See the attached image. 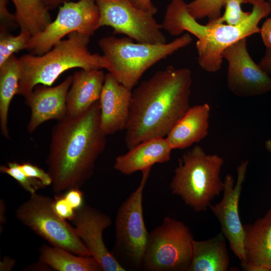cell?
Segmentation results:
<instances>
[{"instance_id":"cell-1","label":"cell","mask_w":271,"mask_h":271,"mask_svg":"<svg viewBox=\"0 0 271 271\" xmlns=\"http://www.w3.org/2000/svg\"><path fill=\"white\" fill-rule=\"evenodd\" d=\"M192 83L189 69L169 66L132 91L124 137L128 150L146 140L167 136L190 107Z\"/></svg>"},{"instance_id":"cell-2","label":"cell","mask_w":271,"mask_h":271,"mask_svg":"<svg viewBox=\"0 0 271 271\" xmlns=\"http://www.w3.org/2000/svg\"><path fill=\"white\" fill-rule=\"evenodd\" d=\"M100 114L97 101L84 113L66 116L54 126L46 164L54 192L80 189L92 175L106 142Z\"/></svg>"},{"instance_id":"cell-3","label":"cell","mask_w":271,"mask_h":271,"mask_svg":"<svg viewBox=\"0 0 271 271\" xmlns=\"http://www.w3.org/2000/svg\"><path fill=\"white\" fill-rule=\"evenodd\" d=\"M249 3L252 6L251 14L238 25L209 21L202 25L190 15L183 0H172L167 7L162 27L173 36L186 31L196 37L199 65L207 72H216L221 67L223 51L243 38L260 33L259 21L271 13L269 2L249 0Z\"/></svg>"},{"instance_id":"cell-4","label":"cell","mask_w":271,"mask_h":271,"mask_svg":"<svg viewBox=\"0 0 271 271\" xmlns=\"http://www.w3.org/2000/svg\"><path fill=\"white\" fill-rule=\"evenodd\" d=\"M90 37L74 32L42 55L30 54L19 58L21 77L18 94L26 97L39 84L51 86L61 74L72 68L106 69L108 62L104 56L89 51Z\"/></svg>"},{"instance_id":"cell-5","label":"cell","mask_w":271,"mask_h":271,"mask_svg":"<svg viewBox=\"0 0 271 271\" xmlns=\"http://www.w3.org/2000/svg\"><path fill=\"white\" fill-rule=\"evenodd\" d=\"M223 159L216 154H207L195 146L178 160L170 187L195 212L206 210L212 201L223 192L224 181L220 174Z\"/></svg>"},{"instance_id":"cell-6","label":"cell","mask_w":271,"mask_h":271,"mask_svg":"<svg viewBox=\"0 0 271 271\" xmlns=\"http://www.w3.org/2000/svg\"><path fill=\"white\" fill-rule=\"evenodd\" d=\"M192 41L188 33L162 44L134 43L128 37L111 36L100 39L98 45L108 62L106 69L120 83L132 90L149 68Z\"/></svg>"},{"instance_id":"cell-7","label":"cell","mask_w":271,"mask_h":271,"mask_svg":"<svg viewBox=\"0 0 271 271\" xmlns=\"http://www.w3.org/2000/svg\"><path fill=\"white\" fill-rule=\"evenodd\" d=\"M151 167L142 171L137 189L118 208L115 222L112 254L126 269H142L149 232L144 220L143 194Z\"/></svg>"},{"instance_id":"cell-8","label":"cell","mask_w":271,"mask_h":271,"mask_svg":"<svg viewBox=\"0 0 271 271\" xmlns=\"http://www.w3.org/2000/svg\"><path fill=\"white\" fill-rule=\"evenodd\" d=\"M194 240L189 228L169 216L149 233L142 269L146 271H188Z\"/></svg>"},{"instance_id":"cell-9","label":"cell","mask_w":271,"mask_h":271,"mask_svg":"<svg viewBox=\"0 0 271 271\" xmlns=\"http://www.w3.org/2000/svg\"><path fill=\"white\" fill-rule=\"evenodd\" d=\"M53 199L30 194L29 199L17 209L16 215L23 224L47 240L51 245L81 256H90L74 227L54 211Z\"/></svg>"},{"instance_id":"cell-10","label":"cell","mask_w":271,"mask_h":271,"mask_svg":"<svg viewBox=\"0 0 271 271\" xmlns=\"http://www.w3.org/2000/svg\"><path fill=\"white\" fill-rule=\"evenodd\" d=\"M99 16L95 0L65 1L55 20L44 30L32 36L28 49L35 55H42L73 32L91 36L99 28Z\"/></svg>"},{"instance_id":"cell-11","label":"cell","mask_w":271,"mask_h":271,"mask_svg":"<svg viewBox=\"0 0 271 271\" xmlns=\"http://www.w3.org/2000/svg\"><path fill=\"white\" fill-rule=\"evenodd\" d=\"M99 10V27L109 26L114 34H121L137 42L167 43L154 15L135 7L129 0H95Z\"/></svg>"},{"instance_id":"cell-12","label":"cell","mask_w":271,"mask_h":271,"mask_svg":"<svg viewBox=\"0 0 271 271\" xmlns=\"http://www.w3.org/2000/svg\"><path fill=\"white\" fill-rule=\"evenodd\" d=\"M247 38L226 48L222 56L228 62L227 85L240 97L261 95L271 91V78L255 63L247 49Z\"/></svg>"},{"instance_id":"cell-13","label":"cell","mask_w":271,"mask_h":271,"mask_svg":"<svg viewBox=\"0 0 271 271\" xmlns=\"http://www.w3.org/2000/svg\"><path fill=\"white\" fill-rule=\"evenodd\" d=\"M248 165V160H245L238 166L236 182L231 174L225 176L221 200L209 206L220 223L221 232L228 241L231 250L241 263L245 262L246 259L243 246L244 228L239 214L238 206Z\"/></svg>"},{"instance_id":"cell-14","label":"cell","mask_w":271,"mask_h":271,"mask_svg":"<svg viewBox=\"0 0 271 271\" xmlns=\"http://www.w3.org/2000/svg\"><path fill=\"white\" fill-rule=\"evenodd\" d=\"M71 221L75 230L88 249L90 256L95 259L103 271H125L105 245L104 230L111 223V219L106 214L87 205L75 210Z\"/></svg>"},{"instance_id":"cell-15","label":"cell","mask_w":271,"mask_h":271,"mask_svg":"<svg viewBox=\"0 0 271 271\" xmlns=\"http://www.w3.org/2000/svg\"><path fill=\"white\" fill-rule=\"evenodd\" d=\"M132 91L120 83L109 72L99 100L100 127L106 136L125 129L128 120Z\"/></svg>"},{"instance_id":"cell-16","label":"cell","mask_w":271,"mask_h":271,"mask_svg":"<svg viewBox=\"0 0 271 271\" xmlns=\"http://www.w3.org/2000/svg\"><path fill=\"white\" fill-rule=\"evenodd\" d=\"M72 81V76H68L54 87L36 86L25 97L26 104L31 112L27 126L28 132H33L46 121L60 120L67 116L66 96Z\"/></svg>"},{"instance_id":"cell-17","label":"cell","mask_w":271,"mask_h":271,"mask_svg":"<svg viewBox=\"0 0 271 271\" xmlns=\"http://www.w3.org/2000/svg\"><path fill=\"white\" fill-rule=\"evenodd\" d=\"M245 271H271V208L253 223L243 225Z\"/></svg>"},{"instance_id":"cell-18","label":"cell","mask_w":271,"mask_h":271,"mask_svg":"<svg viewBox=\"0 0 271 271\" xmlns=\"http://www.w3.org/2000/svg\"><path fill=\"white\" fill-rule=\"evenodd\" d=\"M172 150L165 138L149 139L129 149L126 153L117 156L113 168L122 174L130 175L151 168L155 164L168 162Z\"/></svg>"},{"instance_id":"cell-19","label":"cell","mask_w":271,"mask_h":271,"mask_svg":"<svg viewBox=\"0 0 271 271\" xmlns=\"http://www.w3.org/2000/svg\"><path fill=\"white\" fill-rule=\"evenodd\" d=\"M210 110L207 103L190 107L166 138L173 150L186 149L207 136Z\"/></svg>"},{"instance_id":"cell-20","label":"cell","mask_w":271,"mask_h":271,"mask_svg":"<svg viewBox=\"0 0 271 271\" xmlns=\"http://www.w3.org/2000/svg\"><path fill=\"white\" fill-rule=\"evenodd\" d=\"M105 76L100 69H82L73 74L66 96L67 116L79 115L99 101Z\"/></svg>"},{"instance_id":"cell-21","label":"cell","mask_w":271,"mask_h":271,"mask_svg":"<svg viewBox=\"0 0 271 271\" xmlns=\"http://www.w3.org/2000/svg\"><path fill=\"white\" fill-rule=\"evenodd\" d=\"M226 239L222 232L203 240H194L191 262L188 271H226L229 256Z\"/></svg>"},{"instance_id":"cell-22","label":"cell","mask_w":271,"mask_h":271,"mask_svg":"<svg viewBox=\"0 0 271 271\" xmlns=\"http://www.w3.org/2000/svg\"><path fill=\"white\" fill-rule=\"evenodd\" d=\"M39 260L58 271H102L98 262L91 256H81L63 248L43 245Z\"/></svg>"},{"instance_id":"cell-23","label":"cell","mask_w":271,"mask_h":271,"mask_svg":"<svg viewBox=\"0 0 271 271\" xmlns=\"http://www.w3.org/2000/svg\"><path fill=\"white\" fill-rule=\"evenodd\" d=\"M21 77L19 58L14 55L0 66V127L1 133L9 138L8 116L13 97L18 94Z\"/></svg>"},{"instance_id":"cell-24","label":"cell","mask_w":271,"mask_h":271,"mask_svg":"<svg viewBox=\"0 0 271 271\" xmlns=\"http://www.w3.org/2000/svg\"><path fill=\"white\" fill-rule=\"evenodd\" d=\"M15 9L16 23L21 30L32 36L44 30L51 22L42 0H11Z\"/></svg>"},{"instance_id":"cell-25","label":"cell","mask_w":271,"mask_h":271,"mask_svg":"<svg viewBox=\"0 0 271 271\" xmlns=\"http://www.w3.org/2000/svg\"><path fill=\"white\" fill-rule=\"evenodd\" d=\"M32 36L29 32L23 30L18 35L13 36L6 31V28L1 27L0 66L15 53L28 49Z\"/></svg>"},{"instance_id":"cell-26","label":"cell","mask_w":271,"mask_h":271,"mask_svg":"<svg viewBox=\"0 0 271 271\" xmlns=\"http://www.w3.org/2000/svg\"><path fill=\"white\" fill-rule=\"evenodd\" d=\"M224 0H194L187 4L188 10L195 19L208 18L209 21L219 19Z\"/></svg>"},{"instance_id":"cell-27","label":"cell","mask_w":271,"mask_h":271,"mask_svg":"<svg viewBox=\"0 0 271 271\" xmlns=\"http://www.w3.org/2000/svg\"><path fill=\"white\" fill-rule=\"evenodd\" d=\"M0 171L14 178L19 184L30 194L36 193L45 186L39 180L27 176L21 170L20 164L16 162H10L8 166H1Z\"/></svg>"},{"instance_id":"cell-28","label":"cell","mask_w":271,"mask_h":271,"mask_svg":"<svg viewBox=\"0 0 271 271\" xmlns=\"http://www.w3.org/2000/svg\"><path fill=\"white\" fill-rule=\"evenodd\" d=\"M247 3L249 4V0H224V14L213 22L225 23L230 25H236L242 23L249 17L251 13V11L244 12L242 9V5Z\"/></svg>"},{"instance_id":"cell-29","label":"cell","mask_w":271,"mask_h":271,"mask_svg":"<svg viewBox=\"0 0 271 271\" xmlns=\"http://www.w3.org/2000/svg\"><path fill=\"white\" fill-rule=\"evenodd\" d=\"M20 167L27 176L39 180L45 187L52 185V179L49 172L28 162L20 164Z\"/></svg>"},{"instance_id":"cell-30","label":"cell","mask_w":271,"mask_h":271,"mask_svg":"<svg viewBox=\"0 0 271 271\" xmlns=\"http://www.w3.org/2000/svg\"><path fill=\"white\" fill-rule=\"evenodd\" d=\"M53 207L56 213L60 217L71 221L75 210L68 203L64 195H58L53 199Z\"/></svg>"},{"instance_id":"cell-31","label":"cell","mask_w":271,"mask_h":271,"mask_svg":"<svg viewBox=\"0 0 271 271\" xmlns=\"http://www.w3.org/2000/svg\"><path fill=\"white\" fill-rule=\"evenodd\" d=\"M64 197L75 210L78 209L83 205V195L79 188H73L66 191Z\"/></svg>"},{"instance_id":"cell-32","label":"cell","mask_w":271,"mask_h":271,"mask_svg":"<svg viewBox=\"0 0 271 271\" xmlns=\"http://www.w3.org/2000/svg\"><path fill=\"white\" fill-rule=\"evenodd\" d=\"M8 0H0V17L1 27L16 23L15 15L11 14L7 9Z\"/></svg>"},{"instance_id":"cell-33","label":"cell","mask_w":271,"mask_h":271,"mask_svg":"<svg viewBox=\"0 0 271 271\" xmlns=\"http://www.w3.org/2000/svg\"><path fill=\"white\" fill-rule=\"evenodd\" d=\"M260 34L266 48L271 49V18L266 19L263 23Z\"/></svg>"},{"instance_id":"cell-34","label":"cell","mask_w":271,"mask_h":271,"mask_svg":"<svg viewBox=\"0 0 271 271\" xmlns=\"http://www.w3.org/2000/svg\"><path fill=\"white\" fill-rule=\"evenodd\" d=\"M130 3L137 8L155 15L158 9L153 4L151 0H129Z\"/></svg>"},{"instance_id":"cell-35","label":"cell","mask_w":271,"mask_h":271,"mask_svg":"<svg viewBox=\"0 0 271 271\" xmlns=\"http://www.w3.org/2000/svg\"><path fill=\"white\" fill-rule=\"evenodd\" d=\"M258 64L267 74H271V49L266 48L264 55Z\"/></svg>"},{"instance_id":"cell-36","label":"cell","mask_w":271,"mask_h":271,"mask_svg":"<svg viewBox=\"0 0 271 271\" xmlns=\"http://www.w3.org/2000/svg\"><path fill=\"white\" fill-rule=\"evenodd\" d=\"M15 265V261L10 257H5L2 261H1V270H10Z\"/></svg>"},{"instance_id":"cell-37","label":"cell","mask_w":271,"mask_h":271,"mask_svg":"<svg viewBox=\"0 0 271 271\" xmlns=\"http://www.w3.org/2000/svg\"><path fill=\"white\" fill-rule=\"evenodd\" d=\"M43 2L46 7L49 9H52L56 8L61 4L64 2V0H42Z\"/></svg>"},{"instance_id":"cell-38","label":"cell","mask_w":271,"mask_h":271,"mask_svg":"<svg viewBox=\"0 0 271 271\" xmlns=\"http://www.w3.org/2000/svg\"><path fill=\"white\" fill-rule=\"evenodd\" d=\"M0 209H1V213H0V222L1 224H3L6 222V218H5V212H6V205L5 202L3 200H1L0 201Z\"/></svg>"},{"instance_id":"cell-39","label":"cell","mask_w":271,"mask_h":271,"mask_svg":"<svg viewBox=\"0 0 271 271\" xmlns=\"http://www.w3.org/2000/svg\"><path fill=\"white\" fill-rule=\"evenodd\" d=\"M265 147L266 150L271 153V140H268L265 142Z\"/></svg>"},{"instance_id":"cell-40","label":"cell","mask_w":271,"mask_h":271,"mask_svg":"<svg viewBox=\"0 0 271 271\" xmlns=\"http://www.w3.org/2000/svg\"><path fill=\"white\" fill-rule=\"evenodd\" d=\"M268 2L271 4V0H268Z\"/></svg>"},{"instance_id":"cell-41","label":"cell","mask_w":271,"mask_h":271,"mask_svg":"<svg viewBox=\"0 0 271 271\" xmlns=\"http://www.w3.org/2000/svg\"><path fill=\"white\" fill-rule=\"evenodd\" d=\"M69 1V0H64V2H65V1Z\"/></svg>"}]
</instances>
